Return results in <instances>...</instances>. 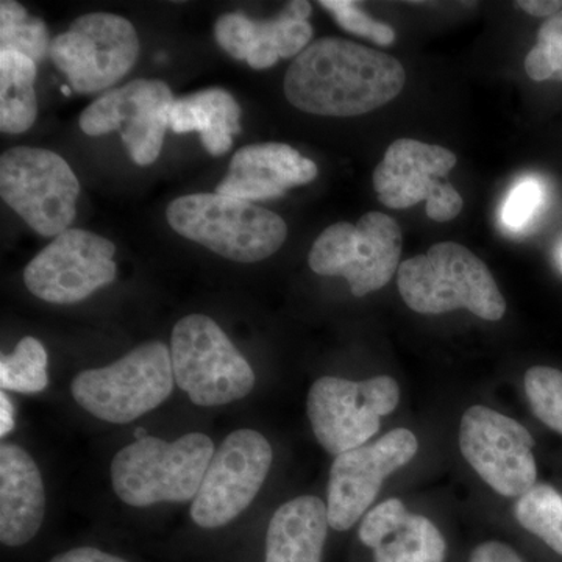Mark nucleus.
<instances>
[{"label": "nucleus", "mask_w": 562, "mask_h": 562, "mask_svg": "<svg viewBox=\"0 0 562 562\" xmlns=\"http://www.w3.org/2000/svg\"><path fill=\"white\" fill-rule=\"evenodd\" d=\"M405 81L397 58L353 41L322 38L294 58L283 88L303 113L353 117L394 101Z\"/></svg>", "instance_id": "1"}, {"label": "nucleus", "mask_w": 562, "mask_h": 562, "mask_svg": "<svg viewBox=\"0 0 562 562\" xmlns=\"http://www.w3.org/2000/svg\"><path fill=\"white\" fill-rule=\"evenodd\" d=\"M398 291L413 312L442 314L468 310L486 321L506 313L494 276L475 254L458 243H439L398 266Z\"/></svg>", "instance_id": "2"}, {"label": "nucleus", "mask_w": 562, "mask_h": 562, "mask_svg": "<svg viewBox=\"0 0 562 562\" xmlns=\"http://www.w3.org/2000/svg\"><path fill=\"white\" fill-rule=\"evenodd\" d=\"M214 452L203 432H188L172 442L146 436L114 457L111 483L117 497L135 508L194 501Z\"/></svg>", "instance_id": "3"}, {"label": "nucleus", "mask_w": 562, "mask_h": 562, "mask_svg": "<svg viewBox=\"0 0 562 562\" xmlns=\"http://www.w3.org/2000/svg\"><path fill=\"white\" fill-rule=\"evenodd\" d=\"M166 216L183 238L236 262L266 260L288 238L279 214L228 195H183L168 206Z\"/></svg>", "instance_id": "4"}, {"label": "nucleus", "mask_w": 562, "mask_h": 562, "mask_svg": "<svg viewBox=\"0 0 562 562\" xmlns=\"http://www.w3.org/2000/svg\"><path fill=\"white\" fill-rule=\"evenodd\" d=\"M173 384L171 350L166 344L151 341L106 368L80 372L70 392L85 412L124 425L168 401Z\"/></svg>", "instance_id": "5"}, {"label": "nucleus", "mask_w": 562, "mask_h": 562, "mask_svg": "<svg viewBox=\"0 0 562 562\" xmlns=\"http://www.w3.org/2000/svg\"><path fill=\"white\" fill-rule=\"evenodd\" d=\"M173 380L199 406H222L247 397L255 372L241 351L211 317L191 314L177 322L171 338Z\"/></svg>", "instance_id": "6"}, {"label": "nucleus", "mask_w": 562, "mask_h": 562, "mask_svg": "<svg viewBox=\"0 0 562 562\" xmlns=\"http://www.w3.org/2000/svg\"><path fill=\"white\" fill-rule=\"evenodd\" d=\"M402 249L401 225L371 211L357 225L338 222L325 228L310 250L308 265L317 276L344 277L351 294L364 297L394 279Z\"/></svg>", "instance_id": "7"}, {"label": "nucleus", "mask_w": 562, "mask_h": 562, "mask_svg": "<svg viewBox=\"0 0 562 562\" xmlns=\"http://www.w3.org/2000/svg\"><path fill=\"white\" fill-rule=\"evenodd\" d=\"M0 194L33 232L57 238L76 217L80 183L60 155L21 146L0 158Z\"/></svg>", "instance_id": "8"}, {"label": "nucleus", "mask_w": 562, "mask_h": 562, "mask_svg": "<svg viewBox=\"0 0 562 562\" xmlns=\"http://www.w3.org/2000/svg\"><path fill=\"white\" fill-rule=\"evenodd\" d=\"M401 390L394 379L364 382L324 376L310 390L306 412L317 442L333 457L350 452L380 430L382 417L397 408Z\"/></svg>", "instance_id": "9"}, {"label": "nucleus", "mask_w": 562, "mask_h": 562, "mask_svg": "<svg viewBox=\"0 0 562 562\" xmlns=\"http://www.w3.org/2000/svg\"><path fill=\"white\" fill-rule=\"evenodd\" d=\"M49 55L81 94L101 92L124 79L139 55L131 21L109 13L85 14L69 31L52 40Z\"/></svg>", "instance_id": "10"}, {"label": "nucleus", "mask_w": 562, "mask_h": 562, "mask_svg": "<svg viewBox=\"0 0 562 562\" xmlns=\"http://www.w3.org/2000/svg\"><path fill=\"white\" fill-rule=\"evenodd\" d=\"M457 155L436 144L397 139L387 147L373 172V190L380 203L390 209H412L427 202V216L449 222L461 213L464 201L449 181Z\"/></svg>", "instance_id": "11"}, {"label": "nucleus", "mask_w": 562, "mask_h": 562, "mask_svg": "<svg viewBox=\"0 0 562 562\" xmlns=\"http://www.w3.org/2000/svg\"><path fill=\"white\" fill-rule=\"evenodd\" d=\"M272 447L261 432L236 430L217 447L191 505V519L206 530L225 527L255 501L272 465Z\"/></svg>", "instance_id": "12"}, {"label": "nucleus", "mask_w": 562, "mask_h": 562, "mask_svg": "<svg viewBox=\"0 0 562 562\" xmlns=\"http://www.w3.org/2000/svg\"><path fill=\"white\" fill-rule=\"evenodd\" d=\"M460 449L473 471L503 497H522L536 486L535 439L512 417L472 406L462 414Z\"/></svg>", "instance_id": "13"}, {"label": "nucleus", "mask_w": 562, "mask_h": 562, "mask_svg": "<svg viewBox=\"0 0 562 562\" xmlns=\"http://www.w3.org/2000/svg\"><path fill=\"white\" fill-rule=\"evenodd\" d=\"M116 247L87 231H66L36 255L24 271L27 290L41 301L70 305L116 279Z\"/></svg>", "instance_id": "14"}, {"label": "nucleus", "mask_w": 562, "mask_h": 562, "mask_svg": "<svg viewBox=\"0 0 562 562\" xmlns=\"http://www.w3.org/2000/svg\"><path fill=\"white\" fill-rule=\"evenodd\" d=\"M173 99L161 80H133L101 95L81 113L80 128L88 136L121 132L136 165L149 166L160 157Z\"/></svg>", "instance_id": "15"}, {"label": "nucleus", "mask_w": 562, "mask_h": 562, "mask_svg": "<svg viewBox=\"0 0 562 562\" xmlns=\"http://www.w3.org/2000/svg\"><path fill=\"white\" fill-rule=\"evenodd\" d=\"M419 450V441L406 428L386 432L379 441L361 446L335 458L328 482V522L336 531H347L368 513L384 480L408 464Z\"/></svg>", "instance_id": "16"}, {"label": "nucleus", "mask_w": 562, "mask_h": 562, "mask_svg": "<svg viewBox=\"0 0 562 562\" xmlns=\"http://www.w3.org/2000/svg\"><path fill=\"white\" fill-rule=\"evenodd\" d=\"M312 3L294 0L272 20H250L243 13H228L214 25L221 49L254 69L272 68L280 58L301 55L313 38L308 18Z\"/></svg>", "instance_id": "17"}, {"label": "nucleus", "mask_w": 562, "mask_h": 562, "mask_svg": "<svg viewBox=\"0 0 562 562\" xmlns=\"http://www.w3.org/2000/svg\"><path fill=\"white\" fill-rule=\"evenodd\" d=\"M316 162L281 143L251 144L233 155L216 194L257 202L279 199L288 190L312 183Z\"/></svg>", "instance_id": "18"}, {"label": "nucleus", "mask_w": 562, "mask_h": 562, "mask_svg": "<svg viewBox=\"0 0 562 562\" xmlns=\"http://www.w3.org/2000/svg\"><path fill=\"white\" fill-rule=\"evenodd\" d=\"M373 552V562H446L447 542L427 517L409 513L398 498H390L368 514L358 530Z\"/></svg>", "instance_id": "19"}, {"label": "nucleus", "mask_w": 562, "mask_h": 562, "mask_svg": "<svg viewBox=\"0 0 562 562\" xmlns=\"http://www.w3.org/2000/svg\"><path fill=\"white\" fill-rule=\"evenodd\" d=\"M46 514L41 472L16 443L0 447V541L21 547L38 535Z\"/></svg>", "instance_id": "20"}, {"label": "nucleus", "mask_w": 562, "mask_h": 562, "mask_svg": "<svg viewBox=\"0 0 562 562\" xmlns=\"http://www.w3.org/2000/svg\"><path fill=\"white\" fill-rule=\"evenodd\" d=\"M328 527L327 505L319 497L292 498L269 522L265 562H322Z\"/></svg>", "instance_id": "21"}, {"label": "nucleus", "mask_w": 562, "mask_h": 562, "mask_svg": "<svg viewBox=\"0 0 562 562\" xmlns=\"http://www.w3.org/2000/svg\"><path fill=\"white\" fill-rule=\"evenodd\" d=\"M169 127L179 135L198 132L206 151L221 157L232 149L233 136L241 133V106L231 92L209 88L176 99Z\"/></svg>", "instance_id": "22"}, {"label": "nucleus", "mask_w": 562, "mask_h": 562, "mask_svg": "<svg viewBox=\"0 0 562 562\" xmlns=\"http://www.w3.org/2000/svg\"><path fill=\"white\" fill-rule=\"evenodd\" d=\"M36 63L16 52H0V128L24 133L35 124Z\"/></svg>", "instance_id": "23"}, {"label": "nucleus", "mask_w": 562, "mask_h": 562, "mask_svg": "<svg viewBox=\"0 0 562 562\" xmlns=\"http://www.w3.org/2000/svg\"><path fill=\"white\" fill-rule=\"evenodd\" d=\"M517 522L562 558V495L549 484H536L519 497Z\"/></svg>", "instance_id": "24"}, {"label": "nucleus", "mask_w": 562, "mask_h": 562, "mask_svg": "<svg viewBox=\"0 0 562 562\" xmlns=\"http://www.w3.org/2000/svg\"><path fill=\"white\" fill-rule=\"evenodd\" d=\"M50 43L43 20L31 16L13 0L0 2V52H16L38 65L49 52Z\"/></svg>", "instance_id": "25"}, {"label": "nucleus", "mask_w": 562, "mask_h": 562, "mask_svg": "<svg viewBox=\"0 0 562 562\" xmlns=\"http://www.w3.org/2000/svg\"><path fill=\"white\" fill-rule=\"evenodd\" d=\"M47 353L43 344L25 336L11 355L0 360V386L20 394H38L47 387Z\"/></svg>", "instance_id": "26"}, {"label": "nucleus", "mask_w": 562, "mask_h": 562, "mask_svg": "<svg viewBox=\"0 0 562 562\" xmlns=\"http://www.w3.org/2000/svg\"><path fill=\"white\" fill-rule=\"evenodd\" d=\"M524 382L532 413L547 427L562 435V372L535 366L525 373Z\"/></svg>", "instance_id": "27"}, {"label": "nucleus", "mask_w": 562, "mask_h": 562, "mask_svg": "<svg viewBox=\"0 0 562 562\" xmlns=\"http://www.w3.org/2000/svg\"><path fill=\"white\" fill-rule=\"evenodd\" d=\"M525 70L535 81H562V10L542 22L536 46L525 58Z\"/></svg>", "instance_id": "28"}, {"label": "nucleus", "mask_w": 562, "mask_h": 562, "mask_svg": "<svg viewBox=\"0 0 562 562\" xmlns=\"http://www.w3.org/2000/svg\"><path fill=\"white\" fill-rule=\"evenodd\" d=\"M321 7L330 11L335 21L349 33L371 40L380 46H391L395 41V31L391 25L372 20L350 0H322Z\"/></svg>", "instance_id": "29"}, {"label": "nucleus", "mask_w": 562, "mask_h": 562, "mask_svg": "<svg viewBox=\"0 0 562 562\" xmlns=\"http://www.w3.org/2000/svg\"><path fill=\"white\" fill-rule=\"evenodd\" d=\"M542 198V188L538 181L525 180L517 184L503 209V222L514 231L524 227L541 206Z\"/></svg>", "instance_id": "30"}, {"label": "nucleus", "mask_w": 562, "mask_h": 562, "mask_svg": "<svg viewBox=\"0 0 562 562\" xmlns=\"http://www.w3.org/2000/svg\"><path fill=\"white\" fill-rule=\"evenodd\" d=\"M468 562H525V560L508 543L486 541L472 550Z\"/></svg>", "instance_id": "31"}, {"label": "nucleus", "mask_w": 562, "mask_h": 562, "mask_svg": "<svg viewBox=\"0 0 562 562\" xmlns=\"http://www.w3.org/2000/svg\"><path fill=\"white\" fill-rule=\"evenodd\" d=\"M50 562H127L114 554L102 552L94 547H79L69 552L57 554Z\"/></svg>", "instance_id": "32"}, {"label": "nucleus", "mask_w": 562, "mask_h": 562, "mask_svg": "<svg viewBox=\"0 0 562 562\" xmlns=\"http://www.w3.org/2000/svg\"><path fill=\"white\" fill-rule=\"evenodd\" d=\"M516 7H519L525 13L531 14V16L549 20L554 14L560 13L562 2L561 0H520V2H516Z\"/></svg>", "instance_id": "33"}, {"label": "nucleus", "mask_w": 562, "mask_h": 562, "mask_svg": "<svg viewBox=\"0 0 562 562\" xmlns=\"http://www.w3.org/2000/svg\"><path fill=\"white\" fill-rule=\"evenodd\" d=\"M14 428V406L7 397L5 391L0 394V436L5 438Z\"/></svg>", "instance_id": "34"}, {"label": "nucleus", "mask_w": 562, "mask_h": 562, "mask_svg": "<svg viewBox=\"0 0 562 562\" xmlns=\"http://www.w3.org/2000/svg\"><path fill=\"white\" fill-rule=\"evenodd\" d=\"M61 92L66 95V98H68V95H70V88L61 87Z\"/></svg>", "instance_id": "35"}, {"label": "nucleus", "mask_w": 562, "mask_h": 562, "mask_svg": "<svg viewBox=\"0 0 562 562\" xmlns=\"http://www.w3.org/2000/svg\"><path fill=\"white\" fill-rule=\"evenodd\" d=\"M561 262H562V251H561Z\"/></svg>", "instance_id": "36"}]
</instances>
